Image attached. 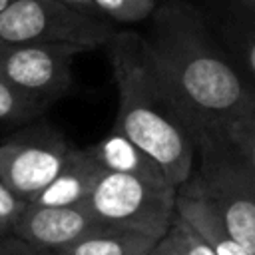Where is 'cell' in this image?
<instances>
[{
	"label": "cell",
	"mask_w": 255,
	"mask_h": 255,
	"mask_svg": "<svg viewBox=\"0 0 255 255\" xmlns=\"http://www.w3.org/2000/svg\"><path fill=\"white\" fill-rule=\"evenodd\" d=\"M141 38L155 74L191 133L201 126L255 112V88L195 6L183 0L159 4Z\"/></svg>",
	"instance_id": "6da1fadb"
},
{
	"label": "cell",
	"mask_w": 255,
	"mask_h": 255,
	"mask_svg": "<svg viewBox=\"0 0 255 255\" xmlns=\"http://www.w3.org/2000/svg\"><path fill=\"white\" fill-rule=\"evenodd\" d=\"M106 48L118 88V116L112 129L155 157L171 185L179 187L193 171L195 139L155 74L141 34L118 30Z\"/></svg>",
	"instance_id": "7a4b0ae2"
},
{
	"label": "cell",
	"mask_w": 255,
	"mask_h": 255,
	"mask_svg": "<svg viewBox=\"0 0 255 255\" xmlns=\"http://www.w3.org/2000/svg\"><path fill=\"white\" fill-rule=\"evenodd\" d=\"M195 163L179 193L205 201L225 229L255 253V169L219 122L193 131Z\"/></svg>",
	"instance_id": "3957f363"
},
{
	"label": "cell",
	"mask_w": 255,
	"mask_h": 255,
	"mask_svg": "<svg viewBox=\"0 0 255 255\" xmlns=\"http://www.w3.org/2000/svg\"><path fill=\"white\" fill-rule=\"evenodd\" d=\"M116 26L60 0H12L0 12V42L58 44L82 52L106 46Z\"/></svg>",
	"instance_id": "277c9868"
},
{
	"label": "cell",
	"mask_w": 255,
	"mask_h": 255,
	"mask_svg": "<svg viewBox=\"0 0 255 255\" xmlns=\"http://www.w3.org/2000/svg\"><path fill=\"white\" fill-rule=\"evenodd\" d=\"M177 187L155 185L135 175L104 171L86 199L98 221L161 239L175 217Z\"/></svg>",
	"instance_id": "5b68a950"
},
{
	"label": "cell",
	"mask_w": 255,
	"mask_h": 255,
	"mask_svg": "<svg viewBox=\"0 0 255 255\" xmlns=\"http://www.w3.org/2000/svg\"><path fill=\"white\" fill-rule=\"evenodd\" d=\"M72 143L46 120H32L0 141V175L26 203L62 169Z\"/></svg>",
	"instance_id": "8992f818"
},
{
	"label": "cell",
	"mask_w": 255,
	"mask_h": 255,
	"mask_svg": "<svg viewBox=\"0 0 255 255\" xmlns=\"http://www.w3.org/2000/svg\"><path fill=\"white\" fill-rule=\"evenodd\" d=\"M78 54L82 50L74 46L0 42V78L52 106L72 88V62Z\"/></svg>",
	"instance_id": "52a82bcc"
},
{
	"label": "cell",
	"mask_w": 255,
	"mask_h": 255,
	"mask_svg": "<svg viewBox=\"0 0 255 255\" xmlns=\"http://www.w3.org/2000/svg\"><path fill=\"white\" fill-rule=\"evenodd\" d=\"M104 225L90 211L88 203L76 205H36L28 203L18 215L12 233L42 247L54 251L64 247L84 233Z\"/></svg>",
	"instance_id": "ba28073f"
},
{
	"label": "cell",
	"mask_w": 255,
	"mask_h": 255,
	"mask_svg": "<svg viewBox=\"0 0 255 255\" xmlns=\"http://www.w3.org/2000/svg\"><path fill=\"white\" fill-rule=\"evenodd\" d=\"M106 169L94 159L88 147L70 149L58 175L28 203L36 205H76L90 197Z\"/></svg>",
	"instance_id": "9c48e42d"
},
{
	"label": "cell",
	"mask_w": 255,
	"mask_h": 255,
	"mask_svg": "<svg viewBox=\"0 0 255 255\" xmlns=\"http://www.w3.org/2000/svg\"><path fill=\"white\" fill-rule=\"evenodd\" d=\"M94 159L106 169L126 175H135L155 185H171L165 169L159 165L155 157H151L145 149H141L128 135L112 129L98 143L88 145ZM175 187V185H173Z\"/></svg>",
	"instance_id": "30bf717a"
},
{
	"label": "cell",
	"mask_w": 255,
	"mask_h": 255,
	"mask_svg": "<svg viewBox=\"0 0 255 255\" xmlns=\"http://www.w3.org/2000/svg\"><path fill=\"white\" fill-rule=\"evenodd\" d=\"M159 239L122 229L112 225H100L76 241L54 249V255H147Z\"/></svg>",
	"instance_id": "8fae6325"
},
{
	"label": "cell",
	"mask_w": 255,
	"mask_h": 255,
	"mask_svg": "<svg viewBox=\"0 0 255 255\" xmlns=\"http://www.w3.org/2000/svg\"><path fill=\"white\" fill-rule=\"evenodd\" d=\"M175 209L211 245V249L215 251V255H255L253 251H249L243 243H239L225 229V225L219 219V215L205 201L177 191Z\"/></svg>",
	"instance_id": "7c38bea8"
},
{
	"label": "cell",
	"mask_w": 255,
	"mask_h": 255,
	"mask_svg": "<svg viewBox=\"0 0 255 255\" xmlns=\"http://www.w3.org/2000/svg\"><path fill=\"white\" fill-rule=\"evenodd\" d=\"M48 108L50 104L28 94H22L20 90H16L0 78V124L24 126L36 118H42V114Z\"/></svg>",
	"instance_id": "4fadbf2b"
},
{
	"label": "cell",
	"mask_w": 255,
	"mask_h": 255,
	"mask_svg": "<svg viewBox=\"0 0 255 255\" xmlns=\"http://www.w3.org/2000/svg\"><path fill=\"white\" fill-rule=\"evenodd\" d=\"M221 44L247 78V82L255 88V24L253 22H239L231 24L223 36Z\"/></svg>",
	"instance_id": "5bb4252c"
},
{
	"label": "cell",
	"mask_w": 255,
	"mask_h": 255,
	"mask_svg": "<svg viewBox=\"0 0 255 255\" xmlns=\"http://www.w3.org/2000/svg\"><path fill=\"white\" fill-rule=\"evenodd\" d=\"M98 12L108 22L116 24H137L147 18L157 8V0H94Z\"/></svg>",
	"instance_id": "9a60e30c"
},
{
	"label": "cell",
	"mask_w": 255,
	"mask_h": 255,
	"mask_svg": "<svg viewBox=\"0 0 255 255\" xmlns=\"http://www.w3.org/2000/svg\"><path fill=\"white\" fill-rule=\"evenodd\" d=\"M227 137L239 147L249 165L255 169V112H245L219 122Z\"/></svg>",
	"instance_id": "2e32d148"
},
{
	"label": "cell",
	"mask_w": 255,
	"mask_h": 255,
	"mask_svg": "<svg viewBox=\"0 0 255 255\" xmlns=\"http://www.w3.org/2000/svg\"><path fill=\"white\" fill-rule=\"evenodd\" d=\"M169 233L175 237V241L179 243V247L183 249L185 255H215V251L211 249V245L195 231V227L185 219L181 217L177 211H175V217H173V223L169 227Z\"/></svg>",
	"instance_id": "e0dca14e"
},
{
	"label": "cell",
	"mask_w": 255,
	"mask_h": 255,
	"mask_svg": "<svg viewBox=\"0 0 255 255\" xmlns=\"http://www.w3.org/2000/svg\"><path fill=\"white\" fill-rule=\"evenodd\" d=\"M28 203L24 199H20L2 179L0 175V237L12 233V227L18 219V215L24 211Z\"/></svg>",
	"instance_id": "ac0fdd59"
},
{
	"label": "cell",
	"mask_w": 255,
	"mask_h": 255,
	"mask_svg": "<svg viewBox=\"0 0 255 255\" xmlns=\"http://www.w3.org/2000/svg\"><path fill=\"white\" fill-rule=\"evenodd\" d=\"M0 255H54L48 249H42L14 233L0 237Z\"/></svg>",
	"instance_id": "d6986e66"
},
{
	"label": "cell",
	"mask_w": 255,
	"mask_h": 255,
	"mask_svg": "<svg viewBox=\"0 0 255 255\" xmlns=\"http://www.w3.org/2000/svg\"><path fill=\"white\" fill-rule=\"evenodd\" d=\"M147 255H185V253H183V249L179 247V243L175 241V237L167 231V233L153 245V249H151Z\"/></svg>",
	"instance_id": "ffe728a7"
},
{
	"label": "cell",
	"mask_w": 255,
	"mask_h": 255,
	"mask_svg": "<svg viewBox=\"0 0 255 255\" xmlns=\"http://www.w3.org/2000/svg\"><path fill=\"white\" fill-rule=\"evenodd\" d=\"M60 2L72 6V8L80 10V12H86V14H90V16H98V18H102V14L98 12L94 0H60ZM104 20H106V18H104Z\"/></svg>",
	"instance_id": "44dd1931"
},
{
	"label": "cell",
	"mask_w": 255,
	"mask_h": 255,
	"mask_svg": "<svg viewBox=\"0 0 255 255\" xmlns=\"http://www.w3.org/2000/svg\"><path fill=\"white\" fill-rule=\"evenodd\" d=\"M239 2H241V4H245L249 10H253V12H255V0H239Z\"/></svg>",
	"instance_id": "7402d4cb"
},
{
	"label": "cell",
	"mask_w": 255,
	"mask_h": 255,
	"mask_svg": "<svg viewBox=\"0 0 255 255\" xmlns=\"http://www.w3.org/2000/svg\"><path fill=\"white\" fill-rule=\"evenodd\" d=\"M10 2H12V0H0V12H2V10H4V8L10 4Z\"/></svg>",
	"instance_id": "603a6c76"
}]
</instances>
